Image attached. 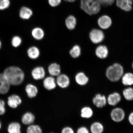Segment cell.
I'll list each match as a JSON object with an SVG mask.
<instances>
[{
    "label": "cell",
    "mask_w": 133,
    "mask_h": 133,
    "mask_svg": "<svg viewBox=\"0 0 133 133\" xmlns=\"http://www.w3.org/2000/svg\"><path fill=\"white\" fill-rule=\"evenodd\" d=\"M3 74L11 85H19L23 82L24 79V71L17 66H8L4 69Z\"/></svg>",
    "instance_id": "1"
},
{
    "label": "cell",
    "mask_w": 133,
    "mask_h": 133,
    "mask_svg": "<svg viewBox=\"0 0 133 133\" xmlns=\"http://www.w3.org/2000/svg\"><path fill=\"white\" fill-rule=\"evenodd\" d=\"M124 74L123 66L118 63H115L108 68L106 76L108 79L113 82L118 81Z\"/></svg>",
    "instance_id": "2"
},
{
    "label": "cell",
    "mask_w": 133,
    "mask_h": 133,
    "mask_svg": "<svg viewBox=\"0 0 133 133\" xmlns=\"http://www.w3.org/2000/svg\"><path fill=\"white\" fill-rule=\"evenodd\" d=\"M81 8L88 15H92L99 12L101 6L95 0H81Z\"/></svg>",
    "instance_id": "3"
},
{
    "label": "cell",
    "mask_w": 133,
    "mask_h": 133,
    "mask_svg": "<svg viewBox=\"0 0 133 133\" xmlns=\"http://www.w3.org/2000/svg\"><path fill=\"white\" fill-rule=\"evenodd\" d=\"M89 37L91 42L94 44H98L103 41L104 35L103 32L101 30L95 29L89 33Z\"/></svg>",
    "instance_id": "4"
},
{
    "label": "cell",
    "mask_w": 133,
    "mask_h": 133,
    "mask_svg": "<svg viewBox=\"0 0 133 133\" xmlns=\"http://www.w3.org/2000/svg\"><path fill=\"white\" fill-rule=\"evenodd\" d=\"M110 116L111 119L114 122H119L124 120L125 116V113L121 108H116L111 111Z\"/></svg>",
    "instance_id": "5"
},
{
    "label": "cell",
    "mask_w": 133,
    "mask_h": 133,
    "mask_svg": "<svg viewBox=\"0 0 133 133\" xmlns=\"http://www.w3.org/2000/svg\"><path fill=\"white\" fill-rule=\"evenodd\" d=\"M56 81L57 85L62 89L69 87L70 84V80L69 76L65 74H60L57 76Z\"/></svg>",
    "instance_id": "6"
},
{
    "label": "cell",
    "mask_w": 133,
    "mask_h": 133,
    "mask_svg": "<svg viewBox=\"0 0 133 133\" xmlns=\"http://www.w3.org/2000/svg\"><path fill=\"white\" fill-rule=\"evenodd\" d=\"M45 71L44 68L41 66H37L33 69L31 75L33 79L39 80L44 78L45 76Z\"/></svg>",
    "instance_id": "7"
},
{
    "label": "cell",
    "mask_w": 133,
    "mask_h": 133,
    "mask_svg": "<svg viewBox=\"0 0 133 133\" xmlns=\"http://www.w3.org/2000/svg\"><path fill=\"white\" fill-rule=\"evenodd\" d=\"M93 104L98 108H102L105 106L107 103L105 96L101 94H96L92 99Z\"/></svg>",
    "instance_id": "8"
},
{
    "label": "cell",
    "mask_w": 133,
    "mask_h": 133,
    "mask_svg": "<svg viewBox=\"0 0 133 133\" xmlns=\"http://www.w3.org/2000/svg\"><path fill=\"white\" fill-rule=\"evenodd\" d=\"M11 85L4 77L3 73L0 74V94H6L9 91Z\"/></svg>",
    "instance_id": "9"
},
{
    "label": "cell",
    "mask_w": 133,
    "mask_h": 133,
    "mask_svg": "<svg viewBox=\"0 0 133 133\" xmlns=\"http://www.w3.org/2000/svg\"><path fill=\"white\" fill-rule=\"evenodd\" d=\"M98 25L101 29H106L110 27L112 24L111 18L106 15L102 16L98 20Z\"/></svg>",
    "instance_id": "10"
},
{
    "label": "cell",
    "mask_w": 133,
    "mask_h": 133,
    "mask_svg": "<svg viewBox=\"0 0 133 133\" xmlns=\"http://www.w3.org/2000/svg\"><path fill=\"white\" fill-rule=\"evenodd\" d=\"M43 84L44 88L48 90L54 89L57 85L56 79L51 76L45 78L43 81Z\"/></svg>",
    "instance_id": "11"
},
{
    "label": "cell",
    "mask_w": 133,
    "mask_h": 133,
    "mask_svg": "<svg viewBox=\"0 0 133 133\" xmlns=\"http://www.w3.org/2000/svg\"><path fill=\"white\" fill-rule=\"evenodd\" d=\"M132 4V0H116V5L125 11H130Z\"/></svg>",
    "instance_id": "12"
},
{
    "label": "cell",
    "mask_w": 133,
    "mask_h": 133,
    "mask_svg": "<svg viewBox=\"0 0 133 133\" xmlns=\"http://www.w3.org/2000/svg\"><path fill=\"white\" fill-rule=\"evenodd\" d=\"M121 96L119 93L114 92L108 96L107 102L109 105L114 106L119 103L121 101Z\"/></svg>",
    "instance_id": "13"
},
{
    "label": "cell",
    "mask_w": 133,
    "mask_h": 133,
    "mask_svg": "<svg viewBox=\"0 0 133 133\" xmlns=\"http://www.w3.org/2000/svg\"><path fill=\"white\" fill-rule=\"evenodd\" d=\"M22 103L21 99L19 96L16 95H12L8 98V104L11 108H16Z\"/></svg>",
    "instance_id": "14"
},
{
    "label": "cell",
    "mask_w": 133,
    "mask_h": 133,
    "mask_svg": "<svg viewBox=\"0 0 133 133\" xmlns=\"http://www.w3.org/2000/svg\"><path fill=\"white\" fill-rule=\"evenodd\" d=\"M75 80L77 84L81 86L85 85L89 81V78L82 72H80L76 74L75 76Z\"/></svg>",
    "instance_id": "15"
},
{
    "label": "cell",
    "mask_w": 133,
    "mask_h": 133,
    "mask_svg": "<svg viewBox=\"0 0 133 133\" xmlns=\"http://www.w3.org/2000/svg\"><path fill=\"white\" fill-rule=\"evenodd\" d=\"M109 51L105 46L100 45L98 46L95 50V54L98 57L101 59H104L108 56Z\"/></svg>",
    "instance_id": "16"
},
{
    "label": "cell",
    "mask_w": 133,
    "mask_h": 133,
    "mask_svg": "<svg viewBox=\"0 0 133 133\" xmlns=\"http://www.w3.org/2000/svg\"><path fill=\"white\" fill-rule=\"evenodd\" d=\"M48 71L51 76H57L61 74V66L57 63H52L48 66Z\"/></svg>",
    "instance_id": "17"
},
{
    "label": "cell",
    "mask_w": 133,
    "mask_h": 133,
    "mask_svg": "<svg viewBox=\"0 0 133 133\" xmlns=\"http://www.w3.org/2000/svg\"><path fill=\"white\" fill-rule=\"evenodd\" d=\"M27 54L28 57L31 59H37L40 55V51L37 46H31L28 49Z\"/></svg>",
    "instance_id": "18"
},
{
    "label": "cell",
    "mask_w": 133,
    "mask_h": 133,
    "mask_svg": "<svg viewBox=\"0 0 133 133\" xmlns=\"http://www.w3.org/2000/svg\"><path fill=\"white\" fill-rule=\"evenodd\" d=\"M32 14L33 12L31 10L25 6H23L20 10L19 16L22 19H29L32 16Z\"/></svg>",
    "instance_id": "19"
},
{
    "label": "cell",
    "mask_w": 133,
    "mask_h": 133,
    "mask_svg": "<svg viewBox=\"0 0 133 133\" xmlns=\"http://www.w3.org/2000/svg\"><path fill=\"white\" fill-rule=\"evenodd\" d=\"M25 90L28 96L30 98H34L37 95L38 89L36 86L29 84L26 85Z\"/></svg>",
    "instance_id": "20"
},
{
    "label": "cell",
    "mask_w": 133,
    "mask_h": 133,
    "mask_svg": "<svg viewBox=\"0 0 133 133\" xmlns=\"http://www.w3.org/2000/svg\"><path fill=\"white\" fill-rule=\"evenodd\" d=\"M31 35L35 39L39 41L44 38L45 33L43 30L39 27H36L33 29L31 32Z\"/></svg>",
    "instance_id": "21"
},
{
    "label": "cell",
    "mask_w": 133,
    "mask_h": 133,
    "mask_svg": "<svg viewBox=\"0 0 133 133\" xmlns=\"http://www.w3.org/2000/svg\"><path fill=\"white\" fill-rule=\"evenodd\" d=\"M35 117L34 115L30 112L24 114L22 118V121L25 125H31L34 123Z\"/></svg>",
    "instance_id": "22"
},
{
    "label": "cell",
    "mask_w": 133,
    "mask_h": 133,
    "mask_svg": "<svg viewBox=\"0 0 133 133\" xmlns=\"http://www.w3.org/2000/svg\"><path fill=\"white\" fill-rule=\"evenodd\" d=\"M66 28L70 30L75 29L77 24V21L75 17L72 15H70L66 18L65 21Z\"/></svg>",
    "instance_id": "23"
},
{
    "label": "cell",
    "mask_w": 133,
    "mask_h": 133,
    "mask_svg": "<svg viewBox=\"0 0 133 133\" xmlns=\"http://www.w3.org/2000/svg\"><path fill=\"white\" fill-rule=\"evenodd\" d=\"M104 130L103 125L99 122H94L90 126V131L91 133H102Z\"/></svg>",
    "instance_id": "24"
},
{
    "label": "cell",
    "mask_w": 133,
    "mask_h": 133,
    "mask_svg": "<svg viewBox=\"0 0 133 133\" xmlns=\"http://www.w3.org/2000/svg\"><path fill=\"white\" fill-rule=\"evenodd\" d=\"M122 82L125 86H131L133 84V74L129 72L123 75Z\"/></svg>",
    "instance_id": "25"
},
{
    "label": "cell",
    "mask_w": 133,
    "mask_h": 133,
    "mask_svg": "<svg viewBox=\"0 0 133 133\" xmlns=\"http://www.w3.org/2000/svg\"><path fill=\"white\" fill-rule=\"evenodd\" d=\"M8 130L9 133H21V125L16 122L11 123L8 125Z\"/></svg>",
    "instance_id": "26"
},
{
    "label": "cell",
    "mask_w": 133,
    "mask_h": 133,
    "mask_svg": "<svg viewBox=\"0 0 133 133\" xmlns=\"http://www.w3.org/2000/svg\"><path fill=\"white\" fill-rule=\"evenodd\" d=\"M93 111L92 109L89 107L83 108L81 111V117L84 118H89L93 115Z\"/></svg>",
    "instance_id": "27"
},
{
    "label": "cell",
    "mask_w": 133,
    "mask_h": 133,
    "mask_svg": "<svg viewBox=\"0 0 133 133\" xmlns=\"http://www.w3.org/2000/svg\"><path fill=\"white\" fill-rule=\"evenodd\" d=\"M69 54L71 57L74 58H78L81 54V49L79 45H76L73 46L69 51Z\"/></svg>",
    "instance_id": "28"
},
{
    "label": "cell",
    "mask_w": 133,
    "mask_h": 133,
    "mask_svg": "<svg viewBox=\"0 0 133 133\" xmlns=\"http://www.w3.org/2000/svg\"><path fill=\"white\" fill-rule=\"evenodd\" d=\"M124 97L128 101L133 100V88L131 87L126 88L123 91Z\"/></svg>",
    "instance_id": "29"
},
{
    "label": "cell",
    "mask_w": 133,
    "mask_h": 133,
    "mask_svg": "<svg viewBox=\"0 0 133 133\" xmlns=\"http://www.w3.org/2000/svg\"><path fill=\"white\" fill-rule=\"evenodd\" d=\"M22 42V40L19 36H13L11 40V45L14 48L19 47Z\"/></svg>",
    "instance_id": "30"
},
{
    "label": "cell",
    "mask_w": 133,
    "mask_h": 133,
    "mask_svg": "<svg viewBox=\"0 0 133 133\" xmlns=\"http://www.w3.org/2000/svg\"><path fill=\"white\" fill-rule=\"evenodd\" d=\"M29 133H42L41 128L39 125H32L30 127Z\"/></svg>",
    "instance_id": "31"
},
{
    "label": "cell",
    "mask_w": 133,
    "mask_h": 133,
    "mask_svg": "<svg viewBox=\"0 0 133 133\" xmlns=\"http://www.w3.org/2000/svg\"><path fill=\"white\" fill-rule=\"evenodd\" d=\"M10 2L9 0H0V10H4L9 7Z\"/></svg>",
    "instance_id": "32"
},
{
    "label": "cell",
    "mask_w": 133,
    "mask_h": 133,
    "mask_svg": "<svg viewBox=\"0 0 133 133\" xmlns=\"http://www.w3.org/2000/svg\"><path fill=\"white\" fill-rule=\"evenodd\" d=\"M101 5L107 6L111 5L114 4L115 0H96Z\"/></svg>",
    "instance_id": "33"
},
{
    "label": "cell",
    "mask_w": 133,
    "mask_h": 133,
    "mask_svg": "<svg viewBox=\"0 0 133 133\" xmlns=\"http://www.w3.org/2000/svg\"><path fill=\"white\" fill-rule=\"evenodd\" d=\"M5 103L3 100L0 99V115H4L5 112Z\"/></svg>",
    "instance_id": "34"
},
{
    "label": "cell",
    "mask_w": 133,
    "mask_h": 133,
    "mask_svg": "<svg viewBox=\"0 0 133 133\" xmlns=\"http://www.w3.org/2000/svg\"><path fill=\"white\" fill-rule=\"evenodd\" d=\"M61 0H48L49 3L52 7H56L60 4Z\"/></svg>",
    "instance_id": "35"
},
{
    "label": "cell",
    "mask_w": 133,
    "mask_h": 133,
    "mask_svg": "<svg viewBox=\"0 0 133 133\" xmlns=\"http://www.w3.org/2000/svg\"><path fill=\"white\" fill-rule=\"evenodd\" d=\"M61 133H75V132L72 128L66 127L62 129Z\"/></svg>",
    "instance_id": "36"
},
{
    "label": "cell",
    "mask_w": 133,
    "mask_h": 133,
    "mask_svg": "<svg viewBox=\"0 0 133 133\" xmlns=\"http://www.w3.org/2000/svg\"><path fill=\"white\" fill-rule=\"evenodd\" d=\"M76 133H90L89 130L85 127H81L77 130Z\"/></svg>",
    "instance_id": "37"
},
{
    "label": "cell",
    "mask_w": 133,
    "mask_h": 133,
    "mask_svg": "<svg viewBox=\"0 0 133 133\" xmlns=\"http://www.w3.org/2000/svg\"><path fill=\"white\" fill-rule=\"evenodd\" d=\"M129 122L132 125H133V112L130 113L129 116Z\"/></svg>",
    "instance_id": "38"
},
{
    "label": "cell",
    "mask_w": 133,
    "mask_h": 133,
    "mask_svg": "<svg viewBox=\"0 0 133 133\" xmlns=\"http://www.w3.org/2000/svg\"><path fill=\"white\" fill-rule=\"evenodd\" d=\"M64 1L66 2H73L75 1H76V0H64Z\"/></svg>",
    "instance_id": "39"
},
{
    "label": "cell",
    "mask_w": 133,
    "mask_h": 133,
    "mask_svg": "<svg viewBox=\"0 0 133 133\" xmlns=\"http://www.w3.org/2000/svg\"><path fill=\"white\" fill-rule=\"evenodd\" d=\"M2 46V44L1 41L0 40V49H1Z\"/></svg>",
    "instance_id": "40"
},
{
    "label": "cell",
    "mask_w": 133,
    "mask_h": 133,
    "mask_svg": "<svg viewBox=\"0 0 133 133\" xmlns=\"http://www.w3.org/2000/svg\"><path fill=\"white\" fill-rule=\"evenodd\" d=\"M1 122H0V129H1Z\"/></svg>",
    "instance_id": "41"
},
{
    "label": "cell",
    "mask_w": 133,
    "mask_h": 133,
    "mask_svg": "<svg viewBox=\"0 0 133 133\" xmlns=\"http://www.w3.org/2000/svg\"><path fill=\"white\" fill-rule=\"evenodd\" d=\"M132 68H133V64H132Z\"/></svg>",
    "instance_id": "42"
},
{
    "label": "cell",
    "mask_w": 133,
    "mask_h": 133,
    "mask_svg": "<svg viewBox=\"0 0 133 133\" xmlns=\"http://www.w3.org/2000/svg\"><path fill=\"white\" fill-rule=\"evenodd\" d=\"M51 133H53V132H51Z\"/></svg>",
    "instance_id": "43"
}]
</instances>
